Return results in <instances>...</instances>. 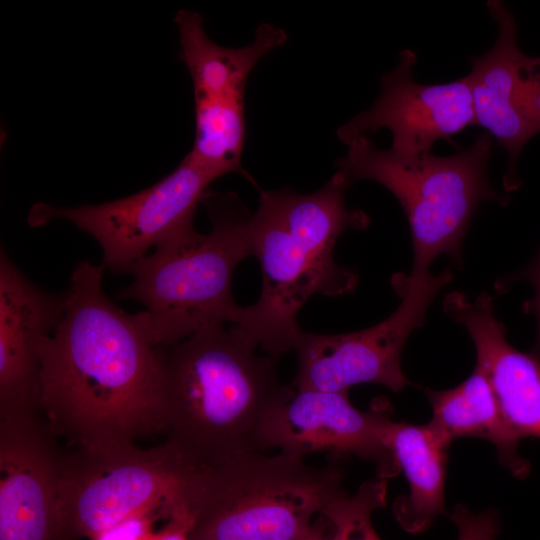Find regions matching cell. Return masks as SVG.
<instances>
[{
    "label": "cell",
    "instance_id": "obj_16",
    "mask_svg": "<svg viewBox=\"0 0 540 540\" xmlns=\"http://www.w3.org/2000/svg\"><path fill=\"white\" fill-rule=\"evenodd\" d=\"M174 21L179 31L180 58L191 75L194 96L245 100L246 83L253 68L288 39L284 29L262 23L251 44L227 48L207 36L199 13L181 9Z\"/></svg>",
    "mask_w": 540,
    "mask_h": 540
},
{
    "label": "cell",
    "instance_id": "obj_1",
    "mask_svg": "<svg viewBox=\"0 0 540 540\" xmlns=\"http://www.w3.org/2000/svg\"><path fill=\"white\" fill-rule=\"evenodd\" d=\"M105 268L73 270L64 313L38 343L40 414L71 448L108 452L165 434L156 346L143 311L128 314L102 286Z\"/></svg>",
    "mask_w": 540,
    "mask_h": 540
},
{
    "label": "cell",
    "instance_id": "obj_2",
    "mask_svg": "<svg viewBox=\"0 0 540 540\" xmlns=\"http://www.w3.org/2000/svg\"><path fill=\"white\" fill-rule=\"evenodd\" d=\"M350 186L336 172L311 194L290 188L259 189L250 239L262 288L257 302L244 307L243 319L236 325L270 356L294 350L302 331L296 317L309 297L344 295L357 285V274L333 257L344 231L362 230L370 223L363 211L348 208L345 192Z\"/></svg>",
    "mask_w": 540,
    "mask_h": 540
},
{
    "label": "cell",
    "instance_id": "obj_3",
    "mask_svg": "<svg viewBox=\"0 0 540 540\" xmlns=\"http://www.w3.org/2000/svg\"><path fill=\"white\" fill-rule=\"evenodd\" d=\"M236 325H214L156 346L162 380L166 441L196 465L262 452L259 430L284 394L277 358Z\"/></svg>",
    "mask_w": 540,
    "mask_h": 540
},
{
    "label": "cell",
    "instance_id": "obj_8",
    "mask_svg": "<svg viewBox=\"0 0 540 540\" xmlns=\"http://www.w3.org/2000/svg\"><path fill=\"white\" fill-rule=\"evenodd\" d=\"M453 277L396 274L392 287L401 301L386 319L369 328L324 335L301 331L294 350L298 366L291 386L297 390L348 392L353 385L377 383L394 392L410 382L401 369V353L411 333L424 324L437 293Z\"/></svg>",
    "mask_w": 540,
    "mask_h": 540
},
{
    "label": "cell",
    "instance_id": "obj_11",
    "mask_svg": "<svg viewBox=\"0 0 540 540\" xmlns=\"http://www.w3.org/2000/svg\"><path fill=\"white\" fill-rule=\"evenodd\" d=\"M416 54L405 49L396 68L381 77V93L368 110L339 127L337 136L349 144L379 129L392 133L391 152L402 157L432 153L439 140L476 125L468 78L442 84H422L413 78Z\"/></svg>",
    "mask_w": 540,
    "mask_h": 540
},
{
    "label": "cell",
    "instance_id": "obj_14",
    "mask_svg": "<svg viewBox=\"0 0 540 540\" xmlns=\"http://www.w3.org/2000/svg\"><path fill=\"white\" fill-rule=\"evenodd\" d=\"M65 294L32 283L0 254V418L40 413L39 340L61 320Z\"/></svg>",
    "mask_w": 540,
    "mask_h": 540
},
{
    "label": "cell",
    "instance_id": "obj_22",
    "mask_svg": "<svg viewBox=\"0 0 540 540\" xmlns=\"http://www.w3.org/2000/svg\"><path fill=\"white\" fill-rule=\"evenodd\" d=\"M165 516L161 511H151L129 517L91 540H152L155 522Z\"/></svg>",
    "mask_w": 540,
    "mask_h": 540
},
{
    "label": "cell",
    "instance_id": "obj_4",
    "mask_svg": "<svg viewBox=\"0 0 540 540\" xmlns=\"http://www.w3.org/2000/svg\"><path fill=\"white\" fill-rule=\"evenodd\" d=\"M211 230L195 229L155 247L131 265L133 282L118 298L141 303L155 346L179 342L214 325L242 321L244 307L232 297L237 265L252 255L250 219L233 192L208 190L203 197Z\"/></svg>",
    "mask_w": 540,
    "mask_h": 540
},
{
    "label": "cell",
    "instance_id": "obj_25",
    "mask_svg": "<svg viewBox=\"0 0 540 540\" xmlns=\"http://www.w3.org/2000/svg\"><path fill=\"white\" fill-rule=\"evenodd\" d=\"M298 540H330L324 536V526L313 524L302 534Z\"/></svg>",
    "mask_w": 540,
    "mask_h": 540
},
{
    "label": "cell",
    "instance_id": "obj_24",
    "mask_svg": "<svg viewBox=\"0 0 540 540\" xmlns=\"http://www.w3.org/2000/svg\"><path fill=\"white\" fill-rule=\"evenodd\" d=\"M189 524L182 514H172L166 524L154 533L152 540H189Z\"/></svg>",
    "mask_w": 540,
    "mask_h": 540
},
{
    "label": "cell",
    "instance_id": "obj_7",
    "mask_svg": "<svg viewBox=\"0 0 540 540\" xmlns=\"http://www.w3.org/2000/svg\"><path fill=\"white\" fill-rule=\"evenodd\" d=\"M193 463L172 444L108 452L64 450L57 501L58 540L93 539L137 514L177 508Z\"/></svg>",
    "mask_w": 540,
    "mask_h": 540
},
{
    "label": "cell",
    "instance_id": "obj_19",
    "mask_svg": "<svg viewBox=\"0 0 540 540\" xmlns=\"http://www.w3.org/2000/svg\"><path fill=\"white\" fill-rule=\"evenodd\" d=\"M195 138L190 160L215 180L244 173L245 100L194 96Z\"/></svg>",
    "mask_w": 540,
    "mask_h": 540
},
{
    "label": "cell",
    "instance_id": "obj_20",
    "mask_svg": "<svg viewBox=\"0 0 540 540\" xmlns=\"http://www.w3.org/2000/svg\"><path fill=\"white\" fill-rule=\"evenodd\" d=\"M386 487V479H369L355 494L345 492L329 502L320 513L334 528L330 540H381L371 517L385 505Z\"/></svg>",
    "mask_w": 540,
    "mask_h": 540
},
{
    "label": "cell",
    "instance_id": "obj_21",
    "mask_svg": "<svg viewBox=\"0 0 540 540\" xmlns=\"http://www.w3.org/2000/svg\"><path fill=\"white\" fill-rule=\"evenodd\" d=\"M451 519L457 526L458 540H495L500 532V521L494 511L475 514L458 504Z\"/></svg>",
    "mask_w": 540,
    "mask_h": 540
},
{
    "label": "cell",
    "instance_id": "obj_5",
    "mask_svg": "<svg viewBox=\"0 0 540 540\" xmlns=\"http://www.w3.org/2000/svg\"><path fill=\"white\" fill-rule=\"evenodd\" d=\"M345 493L343 470L279 452H252L193 465L176 510L189 523V540H298L311 518Z\"/></svg>",
    "mask_w": 540,
    "mask_h": 540
},
{
    "label": "cell",
    "instance_id": "obj_12",
    "mask_svg": "<svg viewBox=\"0 0 540 540\" xmlns=\"http://www.w3.org/2000/svg\"><path fill=\"white\" fill-rule=\"evenodd\" d=\"M486 6L498 26L493 47L470 59L468 78L476 125L495 137L508 154L504 176L507 190L519 185L517 160L525 146L540 133V74L535 58L517 44L516 21L502 1Z\"/></svg>",
    "mask_w": 540,
    "mask_h": 540
},
{
    "label": "cell",
    "instance_id": "obj_10",
    "mask_svg": "<svg viewBox=\"0 0 540 540\" xmlns=\"http://www.w3.org/2000/svg\"><path fill=\"white\" fill-rule=\"evenodd\" d=\"M385 399L360 411L348 392L297 390L287 386L284 394L265 413L260 430L261 451L302 457L314 452L355 455L376 466V476L389 479L400 471L387 444L392 422Z\"/></svg>",
    "mask_w": 540,
    "mask_h": 540
},
{
    "label": "cell",
    "instance_id": "obj_26",
    "mask_svg": "<svg viewBox=\"0 0 540 540\" xmlns=\"http://www.w3.org/2000/svg\"><path fill=\"white\" fill-rule=\"evenodd\" d=\"M536 64H537V67H538V71L540 73V58H536Z\"/></svg>",
    "mask_w": 540,
    "mask_h": 540
},
{
    "label": "cell",
    "instance_id": "obj_18",
    "mask_svg": "<svg viewBox=\"0 0 540 540\" xmlns=\"http://www.w3.org/2000/svg\"><path fill=\"white\" fill-rule=\"evenodd\" d=\"M387 444L409 485L408 495L395 499L393 515L406 532L421 533L445 511L444 481L449 447L428 424L394 421L387 431Z\"/></svg>",
    "mask_w": 540,
    "mask_h": 540
},
{
    "label": "cell",
    "instance_id": "obj_17",
    "mask_svg": "<svg viewBox=\"0 0 540 540\" xmlns=\"http://www.w3.org/2000/svg\"><path fill=\"white\" fill-rule=\"evenodd\" d=\"M432 407L428 423L436 436L448 447L459 437H478L493 444L499 461L513 476L524 479L530 472L529 462L520 456V439L505 421L492 388L483 375L474 372L458 386L448 390L426 388Z\"/></svg>",
    "mask_w": 540,
    "mask_h": 540
},
{
    "label": "cell",
    "instance_id": "obj_6",
    "mask_svg": "<svg viewBox=\"0 0 540 540\" xmlns=\"http://www.w3.org/2000/svg\"><path fill=\"white\" fill-rule=\"evenodd\" d=\"M337 172L352 185L372 180L400 203L410 228L414 263L410 274L429 273L433 260L445 254L462 264V245L473 214L483 201L505 205L487 177L492 136L477 135L472 145L449 156L433 153L402 157L379 149L370 136L349 144Z\"/></svg>",
    "mask_w": 540,
    "mask_h": 540
},
{
    "label": "cell",
    "instance_id": "obj_9",
    "mask_svg": "<svg viewBox=\"0 0 540 540\" xmlns=\"http://www.w3.org/2000/svg\"><path fill=\"white\" fill-rule=\"evenodd\" d=\"M214 180L186 155L170 174L136 194L69 208L37 203L28 222L32 227L54 219L73 223L99 243L105 269L126 273L152 247L194 230V213Z\"/></svg>",
    "mask_w": 540,
    "mask_h": 540
},
{
    "label": "cell",
    "instance_id": "obj_23",
    "mask_svg": "<svg viewBox=\"0 0 540 540\" xmlns=\"http://www.w3.org/2000/svg\"><path fill=\"white\" fill-rule=\"evenodd\" d=\"M522 280L534 288V297L528 302L527 307L536 318V337L530 353L540 359V250L526 267L506 277L504 281L499 283L498 287L503 289L511 283Z\"/></svg>",
    "mask_w": 540,
    "mask_h": 540
},
{
    "label": "cell",
    "instance_id": "obj_15",
    "mask_svg": "<svg viewBox=\"0 0 540 540\" xmlns=\"http://www.w3.org/2000/svg\"><path fill=\"white\" fill-rule=\"evenodd\" d=\"M443 308L473 340L476 368L487 378L509 427L520 440L540 439V359L507 341L488 293L470 300L461 292H451Z\"/></svg>",
    "mask_w": 540,
    "mask_h": 540
},
{
    "label": "cell",
    "instance_id": "obj_13",
    "mask_svg": "<svg viewBox=\"0 0 540 540\" xmlns=\"http://www.w3.org/2000/svg\"><path fill=\"white\" fill-rule=\"evenodd\" d=\"M58 439L40 413L0 418V540H58Z\"/></svg>",
    "mask_w": 540,
    "mask_h": 540
}]
</instances>
